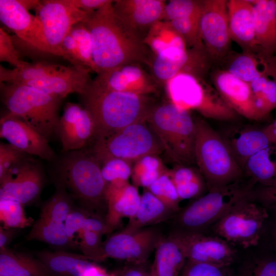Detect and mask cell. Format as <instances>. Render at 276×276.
Returning a JSON list of instances; mask_svg holds the SVG:
<instances>
[{
  "label": "cell",
  "instance_id": "obj_1",
  "mask_svg": "<svg viewBox=\"0 0 276 276\" xmlns=\"http://www.w3.org/2000/svg\"><path fill=\"white\" fill-rule=\"evenodd\" d=\"M113 1L90 13L83 22L90 34L98 74L123 65L149 64L150 60L149 49L144 41L116 15Z\"/></svg>",
  "mask_w": 276,
  "mask_h": 276
},
{
  "label": "cell",
  "instance_id": "obj_2",
  "mask_svg": "<svg viewBox=\"0 0 276 276\" xmlns=\"http://www.w3.org/2000/svg\"><path fill=\"white\" fill-rule=\"evenodd\" d=\"M64 153L55 181L64 187L80 208L106 221L108 184L103 178L99 162L84 148Z\"/></svg>",
  "mask_w": 276,
  "mask_h": 276
},
{
  "label": "cell",
  "instance_id": "obj_3",
  "mask_svg": "<svg viewBox=\"0 0 276 276\" xmlns=\"http://www.w3.org/2000/svg\"><path fill=\"white\" fill-rule=\"evenodd\" d=\"M81 96L83 106L89 112L95 124L92 140L132 124L146 121L155 106L147 95L103 90L91 83Z\"/></svg>",
  "mask_w": 276,
  "mask_h": 276
},
{
  "label": "cell",
  "instance_id": "obj_4",
  "mask_svg": "<svg viewBox=\"0 0 276 276\" xmlns=\"http://www.w3.org/2000/svg\"><path fill=\"white\" fill-rule=\"evenodd\" d=\"M255 182L245 177L223 188L208 191L181 209L169 221V232L183 235L203 234L227 213L252 197Z\"/></svg>",
  "mask_w": 276,
  "mask_h": 276
},
{
  "label": "cell",
  "instance_id": "obj_5",
  "mask_svg": "<svg viewBox=\"0 0 276 276\" xmlns=\"http://www.w3.org/2000/svg\"><path fill=\"white\" fill-rule=\"evenodd\" d=\"M195 164L205 181L208 191L217 190L245 178L228 146L206 122L195 120Z\"/></svg>",
  "mask_w": 276,
  "mask_h": 276
},
{
  "label": "cell",
  "instance_id": "obj_6",
  "mask_svg": "<svg viewBox=\"0 0 276 276\" xmlns=\"http://www.w3.org/2000/svg\"><path fill=\"white\" fill-rule=\"evenodd\" d=\"M168 157L178 165L195 164V120L172 102L155 105L146 120Z\"/></svg>",
  "mask_w": 276,
  "mask_h": 276
},
{
  "label": "cell",
  "instance_id": "obj_7",
  "mask_svg": "<svg viewBox=\"0 0 276 276\" xmlns=\"http://www.w3.org/2000/svg\"><path fill=\"white\" fill-rule=\"evenodd\" d=\"M0 86L2 101L10 113L49 141L56 135L62 99L24 84L1 82Z\"/></svg>",
  "mask_w": 276,
  "mask_h": 276
},
{
  "label": "cell",
  "instance_id": "obj_8",
  "mask_svg": "<svg viewBox=\"0 0 276 276\" xmlns=\"http://www.w3.org/2000/svg\"><path fill=\"white\" fill-rule=\"evenodd\" d=\"M171 102L189 111L194 109L204 117L221 121H236L239 115L204 79L180 73L166 83Z\"/></svg>",
  "mask_w": 276,
  "mask_h": 276
},
{
  "label": "cell",
  "instance_id": "obj_9",
  "mask_svg": "<svg viewBox=\"0 0 276 276\" xmlns=\"http://www.w3.org/2000/svg\"><path fill=\"white\" fill-rule=\"evenodd\" d=\"M93 142L89 150L99 163L112 158L136 161L164 150L161 143L146 121L132 124Z\"/></svg>",
  "mask_w": 276,
  "mask_h": 276
},
{
  "label": "cell",
  "instance_id": "obj_10",
  "mask_svg": "<svg viewBox=\"0 0 276 276\" xmlns=\"http://www.w3.org/2000/svg\"><path fill=\"white\" fill-rule=\"evenodd\" d=\"M269 216L268 209L251 197L227 213L213 227L229 244L246 248L258 244Z\"/></svg>",
  "mask_w": 276,
  "mask_h": 276
},
{
  "label": "cell",
  "instance_id": "obj_11",
  "mask_svg": "<svg viewBox=\"0 0 276 276\" xmlns=\"http://www.w3.org/2000/svg\"><path fill=\"white\" fill-rule=\"evenodd\" d=\"M164 235L159 225L132 231L122 229L103 242L102 261L112 258L144 266Z\"/></svg>",
  "mask_w": 276,
  "mask_h": 276
},
{
  "label": "cell",
  "instance_id": "obj_12",
  "mask_svg": "<svg viewBox=\"0 0 276 276\" xmlns=\"http://www.w3.org/2000/svg\"><path fill=\"white\" fill-rule=\"evenodd\" d=\"M34 10L42 24L49 53L64 59V38L75 24L85 21L91 13L76 8L64 0L39 1Z\"/></svg>",
  "mask_w": 276,
  "mask_h": 276
},
{
  "label": "cell",
  "instance_id": "obj_13",
  "mask_svg": "<svg viewBox=\"0 0 276 276\" xmlns=\"http://www.w3.org/2000/svg\"><path fill=\"white\" fill-rule=\"evenodd\" d=\"M227 2L203 0L199 20L200 34L212 63L221 61L229 53L231 39Z\"/></svg>",
  "mask_w": 276,
  "mask_h": 276
},
{
  "label": "cell",
  "instance_id": "obj_14",
  "mask_svg": "<svg viewBox=\"0 0 276 276\" xmlns=\"http://www.w3.org/2000/svg\"><path fill=\"white\" fill-rule=\"evenodd\" d=\"M44 181L38 163L28 155L0 179V198L13 199L24 206L30 204L39 198Z\"/></svg>",
  "mask_w": 276,
  "mask_h": 276
},
{
  "label": "cell",
  "instance_id": "obj_15",
  "mask_svg": "<svg viewBox=\"0 0 276 276\" xmlns=\"http://www.w3.org/2000/svg\"><path fill=\"white\" fill-rule=\"evenodd\" d=\"M95 131L94 119L83 106L72 102L65 104L56 132L62 152L85 148L94 138Z\"/></svg>",
  "mask_w": 276,
  "mask_h": 276
},
{
  "label": "cell",
  "instance_id": "obj_16",
  "mask_svg": "<svg viewBox=\"0 0 276 276\" xmlns=\"http://www.w3.org/2000/svg\"><path fill=\"white\" fill-rule=\"evenodd\" d=\"M156 82L139 64L120 65L102 71L92 80L100 89L147 95L156 91Z\"/></svg>",
  "mask_w": 276,
  "mask_h": 276
},
{
  "label": "cell",
  "instance_id": "obj_17",
  "mask_svg": "<svg viewBox=\"0 0 276 276\" xmlns=\"http://www.w3.org/2000/svg\"><path fill=\"white\" fill-rule=\"evenodd\" d=\"M0 136L29 155L51 161L55 155L49 140L20 118L9 112L1 118Z\"/></svg>",
  "mask_w": 276,
  "mask_h": 276
},
{
  "label": "cell",
  "instance_id": "obj_18",
  "mask_svg": "<svg viewBox=\"0 0 276 276\" xmlns=\"http://www.w3.org/2000/svg\"><path fill=\"white\" fill-rule=\"evenodd\" d=\"M164 0H116L114 12L124 25L143 41L151 28L162 20Z\"/></svg>",
  "mask_w": 276,
  "mask_h": 276
},
{
  "label": "cell",
  "instance_id": "obj_19",
  "mask_svg": "<svg viewBox=\"0 0 276 276\" xmlns=\"http://www.w3.org/2000/svg\"><path fill=\"white\" fill-rule=\"evenodd\" d=\"M0 20L22 40L49 53L41 22L29 12L21 0H0Z\"/></svg>",
  "mask_w": 276,
  "mask_h": 276
},
{
  "label": "cell",
  "instance_id": "obj_20",
  "mask_svg": "<svg viewBox=\"0 0 276 276\" xmlns=\"http://www.w3.org/2000/svg\"><path fill=\"white\" fill-rule=\"evenodd\" d=\"M212 77L214 87L237 114L256 121L265 120L257 108L249 83L221 69L215 71Z\"/></svg>",
  "mask_w": 276,
  "mask_h": 276
},
{
  "label": "cell",
  "instance_id": "obj_21",
  "mask_svg": "<svg viewBox=\"0 0 276 276\" xmlns=\"http://www.w3.org/2000/svg\"><path fill=\"white\" fill-rule=\"evenodd\" d=\"M218 132L243 171L250 157L272 144L264 127L254 125L233 123Z\"/></svg>",
  "mask_w": 276,
  "mask_h": 276
},
{
  "label": "cell",
  "instance_id": "obj_22",
  "mask_svg": "<svg viewBox=\"0 0 276 276\" xmlns=\"http://www.w3.org/2000/svg\"><path fill=\"white\" fill-rule=\"evenodd\" d=\"M179 234L185 240L188 261L219 267H229L234 261L236 250L219 237L203 234Z\"/></svg>",
  "mask_w": 276,
  "mask_h": 276
},
{
  "label": "cell",
  "instance_id": "obj_23",
  "mask_svg": "<svg viewBox=\"0 0 276 276\" xmlns=\"http://www.w3.org/2000/svg\"><path fill=\"white\" fill-rule=\"evenodd\" d=\"M90 72L72 66L62 72L24 81L19 84L31 86L63 99L74 93L80 95L84 94L93 80L89 75Z\"/></svg>",
  "mask_w": 276,
  "mask_h": 276
},
{
  "label": "cell",
  "instance_id": "obj_24",
  "mask_svg": "<svg viewBox=\"0 0 276 276\" xmlns=\"http://www.w3.org/2000/svg\"><path fill=\"white\" fill-rule=\"evenodd\" d=\"M186 254L182 235L172 232L164 235L155 249L150 276H180L187 260Z\"/></svg>",
  "mask_w": 276,
  "mask_h": 276
},
{
  "label": "cell",
  "instance_id": "obj_25",
  "mask_svg": "<svg viewBox=\"0 0 276 276\" xmlns=\"http://www.w3.org/2000/svg\"><path fill=\"white\" fill-rule=\"evenodd\" d=\"M229 33L231 40L238 43L243 52L255 54L259 48L256 33L251 1L227 2Z\"/></svg>",
  "mask_w": 276,
  "mask_h": 276
},
{
  "label": "cell",
  "instance_id": "obj_26",
  "mask_svg": "<svg viewBox=\"0 0 276 276\" xmlns=\"http://www.w3.org/2000/svg\"><path fill=\"white\" fill-rule=\"evenodd\" d=\"M141 196L137 187L128 181L108 184L106 221L111 232L121 226L124 218L129 219L135 215L140 204Z\"/></svg>",
  "mask_w": 276,
  "mask_h": 276
},
{
  "label": "cell",
  "instance_id": "obj_27",
  "mask_svg": "<svg viewBox=\"0 0 276 276\" xmlns=\"http://www.w3.org/2000/svg\"><path fill=\"white\" fill-rule=\"evenodd\" d=\"M35 255L57 276H88L96 272V265L84 255L63 250H40Z\"/></svg>",
  "mask_w": 276,
  "mask_h": 276
},
{
  "label": "cell",
  "instance_id": "obj_28",
  "mask_svg": "<svg viewBox=\"0 0 276 276\" xmlns=\"http://www.w3.org/2000/svg\"><path fill=\"white\" fill-rule=\"evenodd\" d=\"M257 46L263 53L276 55V1H251Z\"/></svg>",
  "mask_w": 276,
  "mask_h": 276
},
{
  "label": "cell",
  "instance_id": "obj_29",
  "mask_svg": "<svg viewBox=\"0 0 276 276\" xmlns=\"http://www.w3.org/2000/svg\"><path fill=\"white\" fill-rule=\"evenodd\" d=\"M176 214L145 188L136 214L123 229L132 231L157 225L169 221Z\"/></svg>",
  "mask_w": 276,
  "mask_h": 276
},
{
  "label": "cell",
  "instance_id": "obj_30",
  "mask_svg": "<svg viewBox=\"0 0 276 276\" xmlns=\"http://www.w3.org/2000/svg\"><path fill=\"white\" fill-rule=\"evenodd\" d=\"M0 275L57 276L36 257L7 247L0 248Z\"/></svg>",
  "mask_w": 276,
  "mask_h": 276
},
{
  "label": "cell",
  "instance_id": "obj_31",
  "mask_svg": "<svg viewBox=\"0 0 276 276\" xmlns=\"http://www.w3.org/2000/svg\"><path fill=\"white\" fill-rule=\"evenodd\" d=\"M189 59L188 49L170 48L154 55L149 62L152 76L157 84L166 83L182 73Z\"/></svg>",
  "mask_w": 276,
  "mask_h": 276
},
{
  "label": "cell",
  "instance_id": "obj_32",
  "mask_svg": "<svg viewBox=\"0 0 276 276\" xmlns=\"http://www.w3.org/2000/svg\"><path fill=\"white\" fill-rule=\"evenodd\" d=\"M243 172L259 187H276V145L271 144L253 155L245 164Z\"/></svg>",
  "mask_w": 276,
  "mask_h": 276
},
{
  "label": "cell",
  "instance_id": "obj_33",
  "mask_svg": "<svg viewBox=\"0 0 276 276\" xmlns=\"http://www.w3.org/2000/svg\"><path fill=\"white\" fill-rule=\"evenodd\" d=\"M26 238L28 241H41L59 248L75 247L66 234L64 224L40 214Z\"/></svg>",
  "mask_w": 276,
  "mask_h": 276
},
{
  "label": "cell",
  "instance_id": "obj_34",
  "mask_svg": "<svg viewBox=\"0 0 276 276\" xmlns=\"http://www.w3.org/2000/svg\"><path fill=\"white\" fill-rule=\"evenodd\" d=\"M144 42L153 55L170 48H187L184 40L170 22L163 20L156 22L151 28Z\"/></svg>",
  "mask_w": 276,
  "mask_h": 276
},
{
  "label": "cell",
  "instance_id": "obj_35",
  "mask_svg": "<svg viewBox=\"0 0 276 276\" xmlns=\"http://www.w3.org/2000/svg\"><path fill=\"white\" fill-rule=\"evenodd\" d=\"M256 55L244 52L235 54L229 52L223 58L226 59V63L223 70L249 84L265 74L263 70H259Z\"/></svg>",
  "mask_w": 276,
  "mask_h": 276
},
{
  "label": "cell",
  "instance_id": "obj_36",
  "mask_svg": "<svg viewBox=\"0 0 276 276\" xmlns=\"http://www.w3.org/2000/svg\"><path fill=\"white\" fill-rule=\"evenodd\" d=\"M55 185L54 193L42 204L39 214L65 225L75 200L62 184L55 181Z\"/></svg>",
  "mask_w": 276,
  "mask_h": 276
},
{
  "label": "cell",
  "instance_id": "obj_37",
  "mask_svg": "<svg viewBox=\"0 0 276 276\" xmlns=\"http://www.w3.org/2000/svg\"><path fill=\"white\" fill-rule=\"evenodd\" d=\"M167 172L155 155H146L135 162L132 168L134 185L148 189L160 175Z\"/></svg>",
  "mask_w": 276,
  "mask_h": 276
},
{
  "label": "cell",
  "instance_id": "obj_38",
  "mask_svg": "<svg viewBox=\"0 0 276 276\" xmlns=\"http://www.w3.org/2000/svg\"><path fill=\"white\" fill-rule=\"evenodd\" d=\"M249 84L257 108L266 119L270 112L276 108V85L266 74Z\"/></svg>",
  "mask_w": 276,
  "mask_h": 276
},
{
  "label": "cell",
  "instance_id": "obj_39",
  "mask_svg": "<svg viewBox=\"0 0 276 276\" xmlns=\"http://www.w3.org/2000/svg\"><path fill=\"white\" fill-rule=\"evenodd\" d=\"M0 218L4 228H23L31 225L33 220L27 217L24 205L17 200L0 198Z\"/></svg>",
  "mask_w": 276,
  "mask_h": 276
},
{
  "label": "cell",
  "instance_id": "obj_40",
  "mask_svg": "<svg viewBox=\"0 0 276 276\" xmlns=\"http://www.w3.org/2000/svg\"><path fill=\"white\" fill-rule=\"evenodd\" d=\"M147 189L175 213L180 210L181 200L168 172L160 175Z\"/></svg>",
  "mask_w": 276,
  "mask_h": 276
},
{
  "label": "cell",
  "instance_id": "obj_41",
  "mask_svg": "<svg viewBox=\"0 0 276 276\" xmlns=\"http://www.w3.org/2000/svg\"><path fill=\"white\" fill-rule=\"evenodd\" d=\"M200 15L190 16L169 21L183 38L187 47L191 48L204 46L200 34Z\"/></svg>",
  "mask_w": 276,
  "mask_h": 276
},
{
  "label": "cell",
  "instance_id": "obj_42",
  "mask_svg": "<svg viewBox=\"0 0 276 276\" xmlns=\"http://www.w3.org/2000/svg\"><path fill=\"white\" fill-rule=\"evenodd\" d=\"M70 34L76 41L83 63L91 71L98 74L93 57V49L89 32L82 22L75 24Z\"/></svg>",
  "mask_w": 276,
  "mask_h": 276
},
{
  "label": "cell",
  "instance_id": "obj_43",
  "mask_svg": "<svg viewBox=\"0 0 276 276\" xmlns=\"http://www.w3.org/2000/svg\"><path fill=\"white\" fill-rule=\"evenodd\" d=\"M102 175L108 183L127 181L132 174L131 162L119 158H112L100 163Z\"/></svg>",
  "mask_w": 276,
  "mask_h": 276
},
{
  "label": "cell",
  "instance_id": "obj_44",
  "mask_svg": "<svg viewBox=\"0 0 276 276\" xmlns=\"http://www.w3.org/2000/svg\"><path fill=\"white\" fill-rule=\"evenodd\" d=\"M203 0H171L166 3L162 20L171 21L174 19L200 15Z\"/></svg>",
  "mask_w": 276,
  "mask_h": 276
},
{
  "label": "cell",
  "instance_id": "obj_45",
  "mask_svg": "<svg viewBox=\"0 0 276 276\" xmlns=\"http://www.w3.org/2000/svg\"><path fill=\"white\" fill-rule=\"evenodd\" d=\"M239 276H276V256L265 254L246 262Z\"/></svg>",
  "mask_w": 276,
  "mask_h": 276
},
{
  "label": "cell",
  "instance_id": "obj_46",
  "mask_svg": "<svg viewBox=\"0 0 276 276\" xmlns=\"http://www.w3.org/2000/svg\"><path fill=\"white\" fill-rule=\"evenodd\" d=\"M102 235L98 233L83 230L79 235L76 242L83 255L93 262L102 261Z\"/></svg>",
  "mask_w": 276,
  "mask_h": 276
},
{
  "label": "cell",
  "instance_id": "obj_47",
  "mask_svg": "<svg viewBox=\"0 0 276 276\" xmlns=\"http://www.w3.org/2000/svg\"><path fill=\"white\" fill-rule=\"evenodd\" d=\"M180 276H232V274L228 267H219L187 260Z\"/></svg>",
  "mask_w": 276,
  "mask_h": 276
},
{
  "label": "cell",
  "instance_id": "obj_48",
  "mask_svg": "<svg viewBox=\"0 0 276 276\" xmlns=\"http://www.w3.org/2000/svg\"><path fill=\"white\" fill-rule=\"evenodd\" d=\"M90 216L84 210L74 205L65 222L66 234L74 246H77L78 238L84 229L85 221Z\"/></svg>",
  "mask_w": 276,
  "mask_h": 276
},
{
  "label": "cell",
  "instance_id": "obj_49",
  "mask_svg": "<svg viewBox=\"0 0 276 276\" xmlns=\"http://www.w3.org/2000/svg\"><path fill=\"white\" fill-rule=\"evenodd\" d=\"M0 61L8 62L15 68L20 67L26 63L20 60L11 37L2 27L0 28Z\"/></svg>",
  "mask_w": 276,
  "mask_h": 276
},
{
  "label": "cell",
  "instance_id": "obj_50",
  "mask_svg": "<svg viewBox=\"0 0 276 276\" xmlns=\"http://www.w3.org/2000/svg\"><path fill=\"white\" fill-rule=\"evenodd\" d=\"M29 155L9 143L0 144V179L20 160Z\"/></svg>",
  "mask_w": 276,
  "mask_h": 276
},
{
  "label": "cell",
  "instance_id": "obj_51",
  "mask_svg": "<svg viewBox=\"0 0 276 276\" xmlns=\"http://www.w3.org/2000/svg\"><path fill=\"white\" fill-rule=\"evenodd\" d=\"M62 48L65 55L64 59L70 62L73 66L91 71L82 62L77 43L70 33L64 38Z\"/></svg>",
  "mask_w": 276,
  "mask_h": 276
},
{
  "label": "cell",
  "instance_id": "obj_52",
  "mask_svg": "<svg viewBox=\"0 0 276 276\" xmlns=\"http://www.w3.org/2000/svg\"><path fill=\"white\" fill-rule=\"evenodd\" d=\"M252 197L267 209L276 208V187H256Z\"/></svg>",
  "mask_w": 276,
  "mask_h": 276
},
{
  "label": "cell",
  "instance_id": "obj_53",
  "mask_svg": "<svg viewBox=\"0 0 276 276\" xmlns=\"http://www.w3.org/2000/svg\"><path fill=\"white\" fill-rule=\"evenodd\" d=\"M67 4L87 13H92L104 7L111 0H64Z\"/></svg>",
  "mask_w": 276,
  "mask_h": 276
},
{
  "label": "cell",
  "instance_id": "obj_54",
  "mask_svg": "<svg viewBox=\"0 0 276 276\" xmlns=\"http://www.w3.org/2000/svg\"><path fill=\"white\" fill-rule=\"evenodd\" d=\"M257 56L263 66V70L267 76L273 78L276 85V56L266 55L260 51Z\"/></svg>",
  "mask_w": 276,
  "mask_h": 276
},
{
  "label": "cell",
  "instance_id": "obj_55",
  "mask_svg": "<svg viewBox=\"0 0 276 276\" xmlns=\"http://www.w3.org/2000/svg\"><path fill=\"white\" fill-rule=\"evenodd\" d=\"M120 276H150V274L144 269V266L129 263Z\"/></svg>",
  "mask_w": 276,
  "mask_h": 276
},
{
  "label": "cell",
  "instance_id": "obj_56",
  "mask_svg": "<svg viewBox=\"0 0 276 276\" xmlns=\"http://www.w3.org/2000/svg\"><path fill=\"white\" fill-rule=\"evenodd\" d=\"M14 228L0 227V248L7 247L14 236Z\"/></svg>",
  "mask_w": 276,
  "mask_h": 276
},
{
  "label": "cell",
  "instance_id": "obj_57",
  "mask_svg": "<svg viewBox=\"0 0 276 276\" xmlns=\"http://www.w3.org/2000/svg\"><path fill=\"white\" fill-rule=\"evenodd\" d=\"M274 212H275V215L274 219L272 220L270 231L269 232V240L271 245L276 250V208L270 209Z\"/></svg>",
  "mask_w": 276,
  "mask_h": 276
},
{
  "label": "cell",
  "instance_id": "obj_58",
  "mask_svg": "<svg viewBox=\"0 0 276 276\" xmlns=\"http://www.w3.org/2000/svg\"><path fill=\"white\" fill-rule=\"evenodd\" d=\"M264 127L271 144L276 145V119L272 123Z\"/></svg>",
  "mask_w": 276,
  "mask_h": 276
},
{
  "label": "cell",
  "instance_id": "obj_59",
  "mask_svg": "<svg viewBox=\"0 0 276 276\" xmlns=\"http://www.w3.org/2000/svg\"><path fill=\"white\" fill-rule=\"evenodd\" d=\"M0 276H4V275H0Z\"/></svg>",
  "mask_w": 276,
  "mask_h": 276
},
{
  "label": "cell",
  "instance_id": "obj_60",
  "mask_svg": "<svg viewBox=\"0 0 276 276\" xmlns=\"http://www.w3.org/2000/svg\"><path fill=\"white\" fill-rule=\"evenodd\" d=\"M118 276H120V275H118Z\"/></svg>",
  "mask_w": 276,
  "mask_h": 276
}]
</instances>
